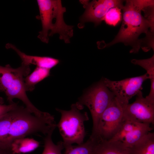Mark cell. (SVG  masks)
I'll return each instance as SVG.
<instances>
[{
	"label": "cell",
	"mask_w": 154,
	"mask_h": 154,
	"mask_svg": "<svg viewBox=\"0 0 154 154\" xmlns=\"http://www.w3.org/2000/svg\"><path fill=\"white\" fill-rule=\"evenodd\" d=\"M80 1L85 9L80 18V23L78 25L80 28L83 27L84 24L88 22L93 23L95 26L100 25L110 9L117 7L122 9L124 6L122 0H95L91 2L81 0Z\"/></svg>",
	"instance_id": "obj_9"
},
{
	"label": "cell",
	"mask_w": 154,
	"mask_h": 154,
	"mask_svg": "<svg viewBox=\"0 0 154 154\" xmlns=\"http://www.w3.org/2000/svg\"><path fill=\"white\" fill-rule=\"evenodd\" d=\"M115 98L114 94L102 79L89 88L79 98L76 103L83 107L86 106L91 113L93 121L91 135H96L100 116Z\"/></svg>",
	"instance_id": "obj_5"
},
{
	"label": "cell",
	"mask_w": 154,
	"mask_h": 154,
	"mask_svg": "<svg viewBox=\"0 0 154 154\" xmlns=\"http://www.w3.org/2000/svg\"><path fill=\"white\" fill-rule=\"evenodd\" d=\"M2 89L0 86V92H2Z\"/></svg>",
	"instance_id": "obj_24"
},
{
	"label": "cell",
	"mask_w": 154,
	"mask_h": 154,
	"mask_svg": "<svg viewBox=\"0 0 154 154\" xmlns=\"http://www.w3.org/2000/svg\"><path fill=\"white\" fill-rule=\"evenodd\" d=\"M153 3V0H126L122 9V23L118 33L111 42L101 48L122 42L132 47L130 53L138 52L141 42L138 39L139 35L142 33L146 34L150 31L154 32V25L143 16L141 12L144 7Z\"/></svg>",
	"instance_id": "obj_1"
},
{
	"label": "cell",
	"mask_w": 154,
	"mask_h": 154,
	"mask_svg": "<svg viewBox=\"0 0 154 154\" xmlns=\"http://www.w3.org/2000/svg\"><path fill=\"white\" fill-rule=\"evenodd\" d=\"M52 133L50 132L46 135L44 149L42 154H63L62 151L64 149L63 143L60 141L56 144L54 143L52 139Z\"/></svg>",
	"instance_id": "obj_18"
},
{
	"label": "cell",
	"mask_w": 154,
	"mask_h": 154,
	"mask_svg": "<svg viewBox=\"0 0 154 154\" xmlns=\"http://www.w3.org/2000/svg\"><path fill=\"white\" fill-rule=\"evenodd\" d=\"M30 70L29 66L22 64L16 68H12L9 64L5 66L0 65V86L9 104L14 102L13 101L14 99H18L33 114L39 117L45 116L48 113L37 109L30 101L26 94L24 77L29 75Z\"/></svg>",
	"instance_id": "obj_3"
},
{
	"label": "cell",
	"mask_w": 154,
	"mask_h": 154,
	"mask_svg": "<svg viewBox=\"0 0 154 154\" xmlns=\"http://www.w3.org/2000/svg\"><path fill=\"white\" fill-rule=\"evenodd\" d=\"M39 146V142L35 140L23 137L13 141L10 147L14 154H21L31 153L35 150Z\"/></svg>",
	"instance_id": "obj_14"
},
{
	"label": "cell",
	"mask_w": 154,
	"mask_h": 154,
	"mask_svg": "<svg viewBox=\"0 0 154 154\" xmlns=\"http://www.w3.org/2000/svg\"><path fill=\"white\" fill-rule=\"evenodd\" d=\"M94 154H129V149L119 141L96 138Z\"/></svg>",
	"instance_id": "obj_13"
},
{
	"label": "cell",
	"mask_w": 154,
	"mask_h": 154,
	"mask_svg": "<svg viewBox=\"0 0 154 154\" xmlns=\"http://www.w3.org/2000/svg\"><path fill=\"white\" fill-rule=\"evenodd\" d=\"M132 63L141 66L146 71L150 80H154V54L151 58L143 59H133Z\"/></svg>",
	"instance_id": "obj_20"
},
{
	"label": "cell",
	"mask_w": 154,
	"mask_h": 154,
	"mask_svg": "<svg viewBox=\"0 0 154 154\" xmlns=\"http://www.w3.org/2000/svg\"><path fill=\"white\" fill-rule=\"evenodd\" d=\"M0 154H15L10 148L7 147L0 145Z\"/></svg>",
	"instance_id": "obj_23"
},
{
	"label": "cell",
	"mask_w": 154,
	"mask_h": 154,
	"mask_svg": "<svg viewBox=\"0 0 154 154\" xmlns=\"http://www.w3.org/2000/svg\"><path fill=\"white\" fill-rule=\"evenodd\" d=\"M129 154H154V133L150 132L132 147Z\"/></svg>",
	"instance_id": "obj_15"
},
{
	"label": "cell",
	"mask_w": 154,
	"mask_h": 154,
	"mask_svg": "<svg viewBox=\"0 0 154 154\" xmlns=\"http://www.w3.org/2000/svg\"><path fill=\"white\" fill-rule=\"evenodd\" d=\"M83 108L76 103L72 104L68 111L56 109L61 115L56 127L62 138L64 146L84 143L86 135L84 123L89 118L87 112H81Z\"/></svg>",
	"instance_id": "obj_4"
},
{
	"label": "cell",
	"mask_w": 154,
	"mask_h": 154,
	"mask_svg": "<svg viewBox=\"0 0 154 154\" xmlns=\"http://www.w3.org/2000/svg\"><path fill=\"white\" fill-rule=\"evenodd\" d=\"M150 125L123 119L117 132L110 140L119 141L130 147L153 129Z\"/></svg>",
	"instance_id": "obj_11"
},
{
	"label": "cell",
	"mask_w": 154,
	"mask_h": 154,
	"mask_svg": "<svg viewBox=\"0 0 154 154\" xmlns=\"http://www.w3.org/2000/svg\"><path fill=\"white\" fill-rule=\"evenodd\" d=\"M7 48L14 50L22 61V64L29 66L30 64L37 67L50 70L56 66L59 62V60L48 56H41L28 55L21 51L14 45L8 43L6 45Z\"/></svg>",
	"instance_id": "obj_12"
},
{
	"label": "cell",
	"mask_w": 154,
	"mask_h": 154,
	"mask_svg": "<svg viewBox=\"0 0 154 154\" xmlns=\"http://www.w3.org/2000/svg\"><path fill=\"white\" fill-rule=\"evenodd\" d=\"M121 9L118 7H114L110 9L105 15L104 19L106 23L115 26L121 19Z\"/></svg>",
	"instance_id": "obj_21"
},
{
	"label": "cell",
	"mask_w": 154,
	"mask_h": 154,
	"mask_svg": "<svg viewBox=\"0 0 154 154\" xmlns=\"http://www.w3.org/2000/svg\"><path fill=\"white\" fill-rule=\"evenodd\" d=\"M95 142V138L90 136L86 141L81 144L64 146L63 154H94Z\"/></svg>",
	"instance_id": "obj_17"
},
{
	"label": "cell",
	"mask_w": 154,
	"mask_h": 154,
	"mask_svg": "<svg viewBox=\"0 0 154 154\" xmlns=\"http://www.w3.org/2000/svg\"><path fill=\"white\" fill-rule=\"evenodd\" d=\"M2 98H0V119L8 112L16 109L19 106L17 103L13 102L9 105L4 104Z\"/></svg>",
	"instance_id": "obj_22"
},
{
	"label": "cell",
	"mask_w": 154,
	"mask_h": 154,
	"mask_svg": "<svg viewBox=\"0 0 154 154\" xmlns=\"http://www.w3.org/2000/svg\"><path fill=\"white\" fill-rule=\"evenodd\" d=\"M147 73L119 81L107 78L103 80L106 86L114 94L115 98L122 108L128 104L129 100L142 89L144 82L149 79Z\"/></svg>",
	"instance_id": "obj_6"
},
{
	"label": "cell",
	"mask_w": 154,
	"mask_h": 154,
	"mask_svg": "<svg viewBox=\"0 0 154 154\" xmlns=\"http://www.w3.org/2000/svg\"><path fill=\"white\" fill-rule=\"evenodd\" d=\"M66 11V8L62 6L61 1L54 0L48 15L44 31L49 37L58 34L60 40L68 43L73 35L74 26L67 25L65 22L63 16Z\"/></svg>",
	"instance_id": "obj_8"
},
{
	"label": "cell",
	"mask_w": 154,
	"mask_h": 154,
	"mask_svg": "<svg viewBox=\"0 0 154 154\" xmlns=\"http://www.w3.org/2000/svg\"><path fill=\"white\" fill-rule=\"evenodd\" d=\"M15 109L7 113L0 119V143L4 140L8 135L14 117Z\"/></svg>",
	"instance_id": "obj_19"
},
{
	"label": "cell",
	"mask_w": 154,
	"mask_h": 154,
	"mask_svg": "<svg viewBox=\"0 0 154 154\" xmlns=\"http://www.w3.org/2000/svg\"><path fill=\"white\" fill-rule=\"evenodd\" d=\"M123 120V108L115 98L100 116L95 136L110 140L117 132Z\"/></svg>",
	"instance_id": "obj_7"
},
{
	"label": "cell",
	"mask_w": 154,
	"mask_h": 154,
	"mask_svg": "<svg viewBox=\"0 0 154 154\" xmlns=\"http://www.w3.org/2000/svg\"><path fill=\"white\" fill-rule=\"evenodd\" d=\"M56 124L53 116L39 117L33 114L26 108L18 106L15 110V114L8 135L0 144L10 147L14 140L33 134L40 132L47 135L53 132Z\"/></svg>",
	"instance_id": "obj_2"
},
{
	"label": "cell",
	"mask_w": 154,
	"mask_h": 154,
	"mask_svg": "<svg viewBox=\"0 0 154 154\" xmlns=\"http://www.w3.org/2000/svg\"><path fill=\"white\" fill-rule=\"evenodd\" d=\"M135 101L123 108V119L142 123L153 124L154 103L143 96L141 90L136 95Z\"/></svg>",
	"instance_id": "obj_10"
},
{
	"label": "cell",
	"mask_w": 154,
	"mask_h": 154,
	"mask_svg": "<svg viewBox=\"0 0 154 154\" xmlns=\"http://www.w3.org/2000/svg\"><path fill=\"white\" fill-rule=\"evenodd\" d=\"M50 70L37 67L33 71L24 78L26 91H31L35 88V85L50 75Z\"/></svg>",
	"instance_id": "obj_16"
}]
</instances>
